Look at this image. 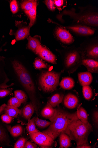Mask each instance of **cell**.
Instances as JSON below:
<instances>
[{"mask_svg": "<svg viewBox=\"0 0 98 148\" xmlns=\"http://www.w3.org/2000/svg\"><path fill=\"white\" fill-rule=\"evenodd\" d=\"M1 119L4 123L9 124L12 122L13 118L8 115L4 114L1 115Z\"/></svg>", "mask_w": 98, "mask_h": 148, "instance_id": "74e56055", "label": "cell"}, {"mask_svg": "<svg viewBox=\"0 0 98 148\" xmlns=\"http://www.w3.org/2000/svg\"><path fill=\"white\" fill-rule=\"evenodd\" d=\"M64 97V96L63 94L56 93L51 97L48 102L53 108H55L62 102Z\"/></svg>", "mask_w": 98, "mask_h": 148, "instance_id": "603a6c76", "label": "cell"}, {"mask_svg": "<svg viewBox=\"0 0 98 148\" xmlns=\"http://www.w3.org/2000/svg\"><path fill=\"white\" fill-rule=\"evenodd\" d=\"M37 5V1L34 0L24 1L21 4V7L24 12L29 11Z\"/></svg>", "mask_w": 98, "mask_h": 148, "instance_id": "4316f807", "label": "cell"}, {"mask_svg": "<svg viewBox=\"0 0 98 148\" xmlns=\"http://www.w3.org/2000/svg\"><path fill=\"white\" fill-rule=\"evenodd\" d=\"M93 120L96 127H98V112L96 111L93 113Z\"/></svg>", "mask_w": 98, "mask_h": 148, "instance_id": "b9f144b4", "label": "cell"}, {"mask_svg": "<svg viewBox=\"0 0 98 148\" xmlns=\"http://www.w3.org/2000/svg\"><path fill=\"white\" fill-rule=\"evenodd\" d=\"M82 54L83 59L84 56H85L87 58L86 59H91L98 61V44L93 45L89 47L85 53H82Z\"/></svg>", "mask_w": 98, "mask_h": 148, "instance_id": "ac0fdd59", "label": "cell"}, {"mask_svg": "<svg viewBox=\"0 0 98 148\" xmlns=\"http://www.w3.org/2000/svg\"><path fill=\"white\" fill-rule=\"evenodd\" d=\"M36 118L34 117L28 121V123L26 127V129L29 134L39 132L36 127L35 123Z\"/></svg>", "mask_w": 98, "mask_h": 148, "instance_id": "f546056e", "label": "cell"}, {"mask_svg": "<svg viewBox=\"0 0 98 148\" xmlns=\"http://www.w3.org/2000/svg\"><path fill=\"white\" fill-rule=\"evenodd\" d=\"M35 53L46 61L56 64L57 58L54 54L46 47L40 45L36 50Z\"/></svg>", "mask_w": 98, "mask_h": 148, "instance_id": "30bf717a", "label": "cell"}, {"mask_svg": "<svg viewBox=\"0 0 98 148\" xmlns=\"http://www.w3.org/2000/svg\"><path fill=\"white\" fill-rule=\"evenodd\" d=\"M27 141L26 138L22 137L16 142L14 146V148H24L26 142Z\"/></svg>", "mask_w": 98, "mask_h": 148, "instance_id": "8d00e7d4", "label": "cell"}, {"mask_svg": "<svg viewBox=\"0 0 98 148\" xmlns=\"http://www.w3.org/2000/svg\"><path fill=\"white\" fill-rule=\"evenodd\" d=\"M54 110V115L49 119L51 124L47 129L43 132L48 134L54 140L59 136L70 123L78 119L76 112L70 113L59 106Z\"/></svg>", "mask_w": 98, "mask_h": 148, "instance_id": "7a4b0ae2", "label": "cell"}, {"mask_svg": "<svg viewBox=\"0 0 98 148\" xmlns=\"http://www.w3.org/2000/svg\"><path fill=\"white\" fill-rule=\"evenodd\" d=\"M11 10L13 14H15L19 10L18 3L16 0H12L10 3Z\"/></svg>", "mask_w": 98, "mask_h": 148, "instance_id": "d590c367", "label": "cell"}, {"mask_svg": "<svg viewBox=\"0 0 98 148\" xmlns=\"http://www.w3.org/2000/svg\"><path fill=\"white\" fill-rule=\"evenodd\" d=\"M10 142L7 130L0 122V146L3 147L9 146Z\"/></svg>", "mask_w": 98, "mask_h": 148, "instance_id": "9a60e30c", "label": "cell"}, {"mask_svg": "<svg viewBox=\"0 0 98 148\" xmlns=\"http://www.w3.org/2000/svg\"><path fill=\"white\" fill-rule=\"evenodd\" d=\"M81 64L86 67L88 72L98 73V61L91 59H83L82 61Z\"/></svg>", "mask_w": 98, "mask_h": 148, "instance_id": "2e32d148", "label": "cell"}, {"mask_svg": "<svg viewBox=\"0 0 98 148\" xmlns=\"http://www.w3.org/2000/svg\"><path fill=\"white\" fill-rule=\"evenodd\" d=\"M77 148H91V147L89 145H83L76 146Z\"/></svg>", "mask_w": 98, "mask_h": 148, "instance_id": "7bdbcfd3", "label": "cell"}, {"mask_svg": "<svg viewBox=\"0 0 98 148\" xmlns=\"http://www.w3.org/2000/svg\"><path fill=\"white\" fill-rule=\"evenodd\" d=\"M61 74V73L52 71L42 73L39 79L40 88L46 92L54 91L59 85Z\"/></svg>", "mask_w": 98, "mask_h": 148, "instance_id": "277c9868", "label": "cell"}, {"mask_svg": "<svg viewBox=\"0 0 98 148\" xmlns=\"http://www.w3.org/2000/svg\"><path fill=\"white\" fill-rule=\"evenodd\" d=\"M7 43H5L0 47V53L3 50V48L5 46ZM6 58L0 55V88H7L11 87L14 85L12 83L10 85L8 84L10 81V79L5 71Z\"/></svg>", "mask_w": 98, "mask_h": 148, "instance_id": "ba28073f", "label": "cell"}, {"mask_svg": "<svg viewBox=\"0 0 98 148\" xmlns=\"http://www.w3.org/2000/svg\"><path fill=\"white\" fill-rule=\"evenodd\" d=\"M59 136L60 148H68L71 146V140L67 134L62 133L60 134Z\"/></svg>", "mask_w": 98, "mask_h": 148, "instance_id": "cb8c5ba5", "label": "cell"}, {"mask_svg": "<svg viewBox=\"0 0 98 148\" xmlns=\"http://www.w3.org/2000/svg\"><path fill=\"white\" fill-rule=\"evenodd\" d=\"M21 103L15 97L10 98L8 101L7 105L13 107L17 108L20 106Z\"/></svg>", "mask_w": 98, "mask_h": 148, "instance_id": "e575fe53", "label": "cell"}, {"mask_svg": "<svg viewBox=\"0 0 98 148\" xmlns=\"http://www.w3.org/2000/svg\"><path fill=\"white\" fill-rule=\"evenodd\" d=\"M55 34L57 38L63 43L70 45L74 42V38L71 34L62 27H58L55 30Z\"/></svg>", "mask_w": 98, "mask_h": 148, "instance_id": "8fae6325", "label": "cell"}, {"mask_svg": "<svg viewBox=\"0 0 98 148\" xmlns=\"http://www.w3.org/2000/svg\"><path fill=\"white\" fill-rule=\"evenodd\" d=\"M54 112V108L48 102L43 109L42 110L41 114L43 118L49 119L53 116Z\"/></svg>", "mask_w": 98, "mask_h": 148, "instance_id": "7402d4cb", "label": "cell"}, {"mask_svg": "<svg viewBox=\"0 0 98 148\" xmlns=\"http://www.w3.org/2000/svg\"><path fill=\"white\" fill-rule=\"evenodd\" d=\"M40 37L35 36L32 37L29 36L27 38V48L35 53L36 49L41 45L40 40Z\"/></svg>", "mask_w": 98, "mask_h": 148, "instance_id": "d6986e66", "label": "cell"}, {"mask_svg": "<svg viewBox=\"0 0 98 148\" xmlns=\"http://www.w3.org/2000/svg\"><path fill=\"white\" fill-rule=\"evenodd\" d=\"M31 140L41 148H49L54 143V140L48 134L43 132H37L29 134Z\"/></svg>", "mask_w": 98, "mask_h": 148, "instance_id": "52a82bcc", "label": "cell"}, {"mask_svg": "<svg viewBox=\"0 0 98 148\" xmlns=\"http://www.w3.org/2000/svg\"><path fill=\"white\" fill-rule=\"evenodd\" d=\"M34 108L31 102L27 104L24 108L22 111V117L29 121L35 112Z\"/></svg>", "mask_w": 98, "mask_h": 148, "instance_id": "ffe728a7", "label": "cell"}, {"mask_svg": "<svg viewBox=\"0 0 98 148\" xmlns=\"http://www.w3.org/2000/svg\"><path fill=\"white\" fill-rule=\"evenodd\" d=\"M82 92L83 96L86 99L89 100L92 98L93 96V90L89 86H82Z\"/></svg>", "mask_w": 98, "mask_h": 148, "instance_id": "4dcf8cb0", "label": "cell"}, {"mask_svg": "<svg viewBox=\"0 0 98 148\" xmlns=\"http://www.w3.org/2000/svg\"><path fill=\"white\" fill-rule=\"evenodd\" d=\"M36 8L37 6H35L29 11L25 12L30 20V23L29 25L31 28L34 25L36 21Z\"/></svg>", "mask_w": 98, "mask_h": 148, "instance_id": "83f0119b", "label": "cell"}, {"mask_svg": "<svg viewBox=\"0 0 98 148\" xmlns=\"http://www.w3.org/2000/svg\"><path fill=\"white\" fill-rule=\"evenodd\" d=\"M15 97L22 103L26 102L28 97L25 92L22 90H17L14 92Z\"/></svg>", "mask_w": 98, "mask_h": 148, "instance_id": "f1b7e54d", "label": "cell"}, {"mask_svg": "<svg viewBox=\"0 0 98 148\" xmlns=\"http://www.w3.org/2000/svg\"><path fill=\"white\" fill-rule=\"evenodd\" d=\"M45 3L48 9L50 10L53 11L55 8L54 1L52 0H47L45 1Z\"/></svg>", "mask_w": 98, "mask_h": 148, "instance_id": "f35d334b", "label": "cell"}, {"mask_svg": "<svg viewBox=\"0 0 98 148\" xmlns=\"http://www.w3.org/2000/svg\"><path fill=\"white\" fill-rule=\"evenodd\" d=\"M64 104L67 108L74 109L76 108L78 104L79 100L77 97L72 93L68 94L64 97Z\"/></svg>", "mask_w": 98, "mask_h": 148, "instance_id": "5bb4252c", "label": "cell"}, {"mask_svg": "<svg viewBox=\"0 0 98 148\" xmlns=\"http://www.w3.org/2000/svg\"><path fill=\"white\" fill-rule=\"evenodd\" d=\"M22 22L16 21V26L18 27V29L15 33L11 31L9 32L10 35H14L17 41H20L27 38L30 35L31 27L29 25L23 24Z\"/></svg>", "mask_w": 98, "mask_h": 148, "instance_id": "9c48e42d", "label": "cell"}, {"mask_svg": "<svg viewBox=\"0 0 98 148\" xmlns=\"http://www.w3.org/2000/svg\"><path fill=\"white\" fill-rule=\"evenodd\" d=\"M13 88H0V99L4 98L10 95Z\"/></svg>", "mask_w": 98, "mask_h": 148, "instance_id": "836d02e7", "label": "cell"}, {"mask_svg": "<svg viewBox=\"0 0 98 148\" xmlns=\"http://www.w3.org/2000/svg\"><path fill=\"white\" fill-rule=\"evenodd\" d=\"M75 83L71 77H66L63 78L59 84L60 86L65 90H71L74 86Z\"/></svg>", "mask_w": 98, "mask_h": 148, "instance_id": "44dd1931", "label": "cell"}, {"mask_svg": "<svg viewBox=\"0 0 98 148\" xmlns=\"http://www.w3.org/2000/svg\"><path fill=\"white\" fill-rule=\"evenodd\" d=\"M60 15H67L70 16L78 23L83 25L97 27L98 15L96 13H87L83 14H78L74 12L73 10H65Z\"/></svg>", "mask_w": 98, "mask_h": 148, "instance_id": "5b68a950", "label": "cell"}, {"mask_svg": "<svg viewBox=\"0 0 98 148\" xmlns=\"http://www.w3.org/2000/svg\"><path fill=\"white\" fill-rule=\"evenodd\" d=\"M37 146L35 144L30 141H26L25 143L24 148H36Z\"/></svg>", "mask_w": 98, "mask_h": 148, "instance_id": "60d3db41", "label": "cell"}, {"mask_svg": "<svg viewBox=\"0 0 98 148\" xmlns=\"http://www.w3.org/2000/svg\"><path fill=\"white\" fill-rule=\"evenodd\" d=\"M7 129L12 136L14 138H17L20 136L23 132V128L22 126L18 125L9 128V126H7Z\"/></svg>", "mask_w": 98, "mask_h": 148, "instance_id": "484cf974", "label": "cell"}, {"mask_svg": "<svg viewBox=\"0 0 98 148\" xmlns=\"http://www.w3.org/2000/svg\"><path fill=\"white\" fill-rule=\"evenodd\" d=\"M20 111L17 108L9 106L5 103L0 107V115L6 114L13 118H17Z\"/></svg>", "mask_w": 98, "mask_h": 148, "instance_id": "4fadbf2b", "label": "cell"}, {"mask_svg": "<svg viewBox=\"0 0 98 148\" xmlns=\"http://www.w3.org/2000/svg\"><path fill=\"white\" fill-rule=\"evenodd\" d=\"M34 66L36 69H47V66L43 61L39 59H36L34 62Z\"/></svg>", "mask_w": 98, "mask_h": 148, "instance_id": "d6a6232c", "label": "cell"}, {"mask_svg": "<svg viewBox=\"0 0 98 148\" xmlns=\"http://www.w3.org/2000/svg\"><path fill=\"white\" fill-rule=\"evenodd\" d=\"M54 2L55 7L60 10H62L66 2L62 0H55L54 1Z\"/></svg>", "mask_w": 98, "mask_h": 148, "instance_id": "ab89813d", "label": "cell"}, {"mask_svg": "<svg viewBox=\"0 0 98 148\" xmlns=\"http://www.w3.org/2000/svg\"><path fill=\"white\" fill-rule=\"evenodd\" d=\"M93 130V127L89 122L83 123L78 119L70 123L62 133L67 134L71 140L75 141L77 146L89 145L88 137Z\"/></svg>", "mask_w": 98, "mask_h": 148, "instance_id": "3957f363", "label": "cell"}, {"mask_svg": "<svg viewBox=\"0 0 98 148\" xmlns=\"http://www.w3.org/2000/svg\"><path fill=\"white\" fill-rule=\"evenodd\" d=\"M83 59L81 51L76 49L68 52L66 54L64 61L65 68L68 72L70 73L74 72L81 64Z\"/></svg>", "mask_w": 98, "mask_h": 148, "instance_id": "8992f818", "label": "cell"}, {"mask_svg": "<svg viewBox=\"0 0 98 148\" xmlns=\"http://www.w3.org/2000/svg\"><path fill=\"white\" fill-rule=\"evenodd\" d=\"M10 66H5L11 77H14L21 84L30 99L37 115L39 116L41 103L38 97L36 88L31 73L20 61L11 60Z\"/></svg>", "mask_w": 98, "mask_h": 148, "instance_id": "6da1fadb", "label": "cell"}, {"mask_svg": "<svg viewBox=\"0 0 98 148\" xmlns=\"http://www.w3.org/2000/svg\"><path fill=\"white\" fill-rule=\"evenodd\" d=\"M35 123L38 127L43 129L47 127L51 124L50 122L40 119L38 117L36 118Z\"/></svg>", "mask_w": 98, "mask_h": 148, "instance_id": "1f68e13d", "label": "cell"}, {"mask_svg": "<svg viewBox=\"0 0 98 148\" xmlns=\"http://www.w3.org/2000/svg\"><path fill=\"white\" fill-rule=\"evenodd\" d=\"M76 114L78 119L83 123H89L87 112L83 107L80 106L78 107Z\"/></svg>", "mask_w": 98, "mask_h": 148, "instance_id": "d4e9b609", "label": "cell"}, {"mask_svg": "<svg viewBox=\"0 0 98 148\" xmlns=\"http://www.w3.org/2000/svg\"><path fill=\"white\" fill-rule=\"evenodd\" d=\"M78 76L79 82L82 86H89L92 82V75L89 72L80 73Z\"/></svg>", "mask_w": 98, "mask_h": 148, "instance_id": "e0dca14e", "label": "cell"}, {"mask_svg": "<svg viewBox=\"0 0 98 148\" xmlns=\"http://www.w3.org/2000/svg\"><path fill=\"white\" fill-rule=\"evenodd\" d=\"M66 28L78 34L83 36L92 35L95 32L94 29L86 25H78Z\"/></svg>", "mask_w": 98, "mask_h": 148, "instance_id": "7c38bea8", "label": "cell"}]
</instances>
